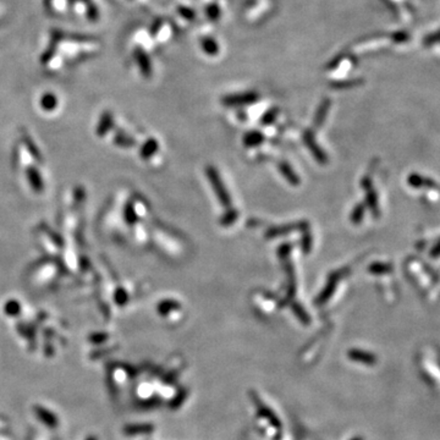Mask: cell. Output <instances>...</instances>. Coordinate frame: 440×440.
Segmentation results:
<instances>
[{
    "mask_svg": "<svg viewBox=\"0 0 440 440\" xmlns=\"http://www.w3.org/2000/svg\"><path fill=\"white\" fill-rule=\"evenodd\" d=\"M350 357L356 359V361H364V363H373L374 361L373 356L368 355V353H362L357 351H351V353H350Z\"/></svg>",
    "mask_w": 440,
    "mask_h": 440,
    "instance_id": "obj_1",
    "label": "cell"
},
{
    "mask_svg": "<svg viewBox=\"0 0 440 440\" xmlns=\"http://www.w3.org/2000/svg\"><path fill=\"white\" fill-rule=\"evenodd\" d=\"M210 178H212V181H213V185H214V187L216 186V191H218V193H219V197H220V200L223 201V202H226V203H229V198L226 197V196H224V192H223V190H222V187H220V182H219V179H218V176H216V174L215 175H212L210 176Z\"/></svg>",
    "mask_w": 440,
    "mask_h": 440,
    "instance_id": "obj_2",
    "label": "cell"
}]
</instances>
